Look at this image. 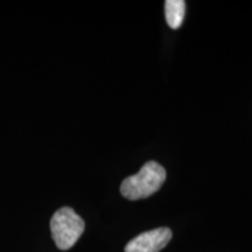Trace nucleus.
<instances>
[{
  "label": "nucleus",
  "instance_id": "3",
  "mask_svg": "<svg viewBox=\"0 0 252 252\" xmlns=\"http://www.w3.org/2000/svg\"><path fill=\"white\" fill-rule=\"evenodd\" d=\"M172 238V231L168 228H158L145 231L125 247V252H160Z\"/></svg>",
  "mask_w": 252,
  "mask_h": 252
},
{
  "label": "nucleus",
  "instance_id": "4",
  "mask_svg": "<svg viewBox=\"0 0 252 252\" xmlns=\"http://www.w3.org/2000/svg\"><path fill=\"white\" fill-rule=\"evenodd\" d=\"M186 13L184 0H167L165 1V17L168 26L173 30L181 27Z\"/></svg>",
  "mask_w": 252,
  "mask_h": 252
},
{
  "label": "nucleus",
  "instance_id": "1",
  "mask_svg": "<svg viewBox=\"0 0 252 252\" xmlns=\"http://www.w3.org/2000/svg\"><path fill=\"white\" fill-rule=\"evenodd\" d=\"M166 180L165 168L156 161H149L137 174L128 176L122 182L121 193L127 200L146 198L157 193Z\"/></svg>",
  "mask_w": 252,
  "mask_h": 252
},
{
  "label": "nucleus",
  "instance_id": "2",
  "mask_svg": "<svg viewBox=\"0 0 252 252\" xmlns=\"http://www.w3.org/2000/svg\"><path fill=\"white\" fill-rule=\"evenodd\" d=\"M84 220L71 208L59 209L50 220V230L56 247L60 250H69L74 247L84 231Z\"/></svg>",
  "mask_w": 252,
  "mask_h": 252
}]
</instances>
